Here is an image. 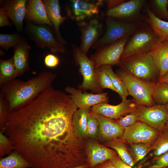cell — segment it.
<instances>
[{"label":"cell","instance_id":"48","mask_svg":"<svg viewBox=\"0 0 168 168\" xmlns=\"http://www.w3.org/2000/svg\"><path fill=\"white\" fill-rule=\"evenodd\" d=\"M164 105L168 114V103L165 104Z\"/></svg>","mask_w":168,"mask_h":168},{"label":"cell","instance_id":"17","mask_svg":"<svg viewBox=\"0 0 168 168\" xmlns=\"http://www.w3.org/2000/svg\"><path fill=\"white\" fill-rule=\"evenodd\" d=\"M125 1L113 8L108 9L106 14L108 17L128 21L138 16L146 2L144 0Z\"/></svg>","mask_w":168,"mask_h":168},{"label":"cell","instance_id":"39","mask_svg":"<svg viewBox=\"0 0 168 168\" xmlns=\"http://www.w3.org/2000/svg\"><path fill=\"white\" fill-rule=\"evenodd\" d=\"M114 120L120 127L124 129L138 121V117L135 112L124 117Z\"/></svg>","mask_w":168,"mask_h":168},{"label":"cell","instance_id":"15","mask_svg":"<svg viewBox=\"0 0 168 168\" xmlns=\"http://www.w3.org/2000/svg\"><path fill=\"white\" fill-rule=\"evenodd\" d=\"M82 33L81 43L79 49L86 54L90 48L98 40L103 25L98 17L91 19L88 23H79Z\"/></svg>","mask_w":168,"mask_h":168},{"label":"cell","instance_id":"41","mask_svg":"<svg viewBox=\"0 0 168 168\" xmlns=\"http://www.w3.org/2000/svg\"><path fill=\"white\" fill-rule=\"evenodd\" d=\"M58 58L53 54H49L44 58V63L48 68H53L56 67L59 63Z\"/></svg>","mask_w":168,"mask_h":168},{"label":"cell","instance_id":"26","mask_svg":"<svg viewBox=\"0 0 168 168\" xmlns=\"http://www.w3.org/2000/svg\"><path fill=\"white\" fill-rule=\"evenodd\" d=\"M107 146L116 152L120 159L128 165L132 167L134 165L133 158L128 144L121 138L110 142Z\"/></svg>","mask_w":168,"mask_h":168},{"label":"cell","instance_id":"32","mask_svg":"<svg viewBox=\"0 0 168 168\" xmlns=\"http://www.w3.org/2000/svg\"><path fill=\"white\" fill-rule=\"evenodd\" d=\"M153 99L157 105H164L168 103V83L156 84Z\"/></svg>","mask_w":168,"mask_h":168},{"label":"cell","instance_id":"4","mask_svg":"<svg viewBox=\"0 0 168 168\" xmlns=\"http://www.w3.org/2000/svg\"><path fill=\"white\" fill-rule=\"evenodd\" d=\"M117 74L124 83L129 95L134 99L137 105L151 106L156 105L153 96L156 83L137 78L120 68Z\"/></svg>","mask_w":168,"mask_h":168},{"label":"cell","instance_id":"18","mask_svg":"<svg viewBox=\"0 0 168 168\" xmlns=\"http://www.w3.org/2000/svg\"><path fill=\"white\" fill-rule=\"evenodd\" d=\"M87 160L92 167L110 160L118 154L114 150L91 141L85 145Z\"/></svg>","mask_w":168,"mask_h":168},{"label":"cell","instance_id":"31","mask_svg":"<svg viewBox=\"0 0 168 168\" xmlns=\"http://www.w3.org/2000/svg\"><path fill=\"white\" fill-rule=\"evenodd\" d=\"M128 144L135 163L142 159L152 150V146L143 143Z\"/></svg>","mask_w":168,"mask_h":168},{"label":"cell","instance_id":"3","mask_svg":"<svg viewBox=\"0 0 168 168\" xmlns=\"http://www.w3.org/2000/svg\"><path fill=\"white\" fill-rule=\"evenodd\" d=\"M121 69L133 76L144 81L156 83L159 74L149 53L133 55L121 59Z\"/></svg>","mask_w":168,"mask_h":168},{"label":"cell","instance_id":"44","mask_svg":"<svg viewBox=\"0 0 168 168\" xmlns=\"http://www.w3.org/2000/svg\"><path fill=\"white\" fill-rule=\"evenodd\" d=\"M125 0H107L106 2L108 9L113 8L124 2Z\"/></svg>","mask_w":168,"mask_h":168},{"label":"cell","instance_id":"35","mask_svg":"<svg viewBox=\"0 0 168 168\" xmlns=\"http://www.w3.org/2000/svg\"><path fill=\"white\" fill-rule=\"evenodd\" d=\"M97 79L99 85L102 90L108 88L117 93L110 77L100 67L97 68Z\"/></svg>","mask_w":168,"mask_h":168},{"label":"cell","instance_id":"14","mask_svg":"<svg viewBox=\"0 0 168 168\" xmlns=\"http://www.w3.org/2000/svg\"><path fill=\"white\" fill-rule=\"evenodd\" d=\"M70 1L69 6L67 7V14L71 18L78 21H82L98 14L99 7L102 4L103 1L82 0Z\"/></svg>","mask_w":168,"mask_h":168},{"label":"cell","instance_id":"42","mask_svg":"<svg viewBox=\"0 0 168 168\" xmlns=\"http://www.w3.org/2000/svg\"><path fill=\"white\" fill-rule=\"evenodd\" d=\"M9 19L7 14L0 9V27L13 26L12 23L9 21Z\"/></svg>","mask_w":168,"mask_h":168},{"label":"cell","instance_id":"43","mask_svg":"<svg viewBox=\"0 0 168 168\" xmlns=\"http://www.w3.org/2000/svg\"><path fill=\"white\" fill-rule=\"evenodd\" d=\"M110 161L116 168H132V167L124 162L117 154Z\"/></svg>","mask_w":168,"mask_h":168},{"label":"cell","instance_id":"47","mask_svg":"<svg viewBox=\"0 0 168 168\" xmlns=\"http://www.w3.org/2000/svg\"><path fill=\"white\" fill-rule=\"evenodd\" d=\"M88 165L85 164H83L78 166L73 167H65L61 168H88Z\"/></svg>","mask_w":168,"mask_h":168},{"label":"cell","instance_id":"36","mask_svg":"<svg viewBox=\"0 0 168 168\" xmlns=\"http://www.w3.org/2000/svg\"><path fill=\"white\" fill-rule=\"evenodd\" d=\"M14 150L13 144L4 133L0 132V156L2 157L6 154H10Z\"/></svg>","mask_w":168,"mask_h":168},{"label":"cell","instance_id":"21","mask_svg":"<svg viewBox=\"0 0 168 168\" xmlns=\"http://www.w3.org/2000/svg\"><path fill=\"white\" fill-rule=\"evenodd\" d=\"M13 48L14 63L18 76H20L29 69V53L31 48L24 37Z\"/></svg>","mask_w":168,"mask_h":168},{"label":"cell","instance_id":"33","mask_svg":"<svg viewBox=\"0 0 168 168\" xmlns=\"http://www.w3.org/2000/svg\"><path fill=\"white\" fill-rule=\"evenodd\" d=\"M23 36L19 33L13 34H0V46L7 51L16 45Z\"/></svg>","mask_w":168,"mask_h":168},{"label":"cell","instance_id":"13","mask_svg":"<svg viewBox=\"0 0 168 168\" xmlns=\"http://www.w3.org/2000/svg\"><path fill=\"white\" fill-rule=\"evenodd\" d=\"M65 91L77 109H89L97 104L107 103L109 101L107 92L93 94L83 92L81 90L70 86L66 87Z\"/></svg>","mask_w":168,"mask_h":168},{"label":"cell","instance_id":"8","mask_svg":"<svg viewBox=\"0 0 168 168\" xmlns=\"http://www.w3.org/2000/svg\"><path fill=\"white\" fill-rule=\"evenodd\" d=\"M107 28L104 34L93 46L98 49L113 43L121 39L130 36L138 29V24L108 17L107 21Z\"/></svg>","mask_w":168,"mask_h":168},{"label":"cell","instance_id":"12","mask_svg":"<svg viewBox=\"0 0 168 168\" xmlns=\"http://www.w3.org/2000/svg\"><path fill=\"white\" fill-rule=\"evenodd\" d=\"M137 106L134 100L127 99L122 100L121 102L117 105L102 103L93 106L90 110L95 114L110 119L116 120L126 114L134 112Z\"/></svg>","mask_w":168,"mask_h":168},{"label":"cell","instance_id":"10","mask_svg":"<svg viewBox=\"0 0 168 168\" xmlns=\"http://www.w3.org/2000/svg\"><path fill=\"white\" fill-rule=\"evenodd\" d=\"M135 112L138 121L160 132L165 128L168 120V114L164 105H156L151 106L137 105Z\"/></svg>","mask_w":168,"mask_h":168},{"label":"cell","instance_id":"45","mask_svg":"<svg viewBox=\"0 0 168 168\" xmlns=\"http://www.w3.org/2000/svg\"><path fill=\"white\" fill-rule=\"evenodd\" d=\"M161 83H168V71L163 77L159 79L156 84Z\"/></svg>","mask_w":168,"mask_h":168},{"label":"cell","instance_id":"29","mask_svg":"<svg viewBox=\"0 0 168 168\" xmlns=\"http://www.w3.org/2000/svg\"><path fill=\"white\" fill-rule=\"evenodd\" d=\"M100 67L110 77L112 83L122 100L127 99L129 95L123 82L120 77L113 70L111 66L104 65Z\"/></svg>","mask_w":168,"mask_h":168},{"label":"cell","instance_id":"5","mask_svg":"<svg viewBox=\"0 0 168 168\" xmlns=\"http://www.w3.org/2000/svg\"><path fill=\"white\" fill-rule=\"evenodd\" d=\"M26 21L24 31L26 39L34 41L39 47L49 48L53 54L65 52V48L58 40L53 28L46 25H38L30 21Z\"/></svg>","mask_w":168,"mask_h":168},{"label":"cell","instance_id":"25","mask_svg":"<svg viewBox=\"0 0 168 168\" xmlns=\"http://www.w3.org/2000/svg\"><path fill=\"white\" fill-rule=\"evenodd\" d=\"M148 16V22L154 32L159 39L160 42L168 40V22L156 16L149 8H146Z\"/></svg>","mask_w":168,"mask_h":168},{"label":"cell","instance_id":"40","mask_svg":"<svg viewBox=\"0 0 168 168\" xmlns=\"http://www.w3.org/2000/svg\"><path fill=\"white\" fill-rule=\"evenodd\" d=\"M154 162L150 168H166L168 167V151L154 157Z\"/></svg>","mask_w":168,"mask_h":168},{"label":"cell","instance_id":"9","mask_svg":"<svg viewBox=\"0 0 168 168\" xmlns=\"http://www.w3.org/2000/svg\"><path fill=\"white\" fill-rule=\"evenodd\" d=\"M129 37H125L96 49L90 58L96 68L104 65H119L125 46Z\"/></svg>","mask_w":168,"mask_h":168},{"label":"cell","instance_id":"51","mask_svg":"<svg viewBox=\"0 0 168 168\" xmlns=\"http://www.w3.org/2000/svg\"><path fill=\"white\" fill-rule=\"evenodd\" d=\"M166 168H168V167Z\"/></svg>","mask_w":168,"mask_h":168},{"label":"cell","instance_id":"23","mask_svg":"<svg viewBox=\"0 0 168 168\" xmlns=\"http://www.w3.org/2000/svg\"><path fill=\"white\" fill-rule=\"evenodd\" d=\"M149 53L159 71V79L168 71V40L159 42Z\"/></svg>","mask_w":168,"mask_h":168},{"label":"cell","instance_id":"16","mask_svg":"<svg viewBox=\"0 0 168 168\" xmlns=\"http://www.w3.org/2000/svg\"><path fill=\"white\" fill-rule=\"evenodd\" d=\"M26 0H0V8L8 15L18 33H23V21L26 11Z\"/></svg>","mask_w":168,"mask_h":168},{"label":"cell","instance_id":"11","mask_svg":"<svg viewBox=\"0 0 168 168\" xmlns=\"http://www.w3.org/2000/svg\"><path fill=\"white\" fill-rule=\"evenodd\" d=\"M160 133L146 124L138 121L125 128L121 138L128 144L143 143L152 145Z\"/></svg>","mask_w":168,"mask_h":168},{"label":"cell","instance_id":"30","mask_svg":"<svg viewBox=\"0 0 168 168\" xmlns=\"http://www.w3.org/2000/svg\"><path fill=\"white\" fill-rule=\"evenodd\" d=\"M155 157L168 151V129L165 128L159 134L152 147Z\"/></svg>","mask_w":168,"mask_h":168},{"label":"cell","instance_id":"37","mask_svg":"<svg viewBox=\"0 0 168 168\" xmlns=\"http://www.w3.org/2000/svg\"><path fill=\"white\" fill-rule=\"evenodd\" d=\"M99 124L97 119L93 115L90 110L88 119L87 137L95 138L98 135Z\"/></svg>","mask_w":168,"mask_h":168},{"label":"cell","instance_id":"28","mask_svg":"<svg viewBox=\"0 0 168 168\" xmlns=\"http://www.w3.org/2000/svg\"><path fill=\"white\" fill-rule=\"evenodd\" d=\"M31 168L30 164L16 151L6 157H0V168Z\"/></svg>","mask_w":168,"mask_h":168},{"label":"cell","instance_id":"2","mask_svg":"<svg viewBox=\"0 0 168 168\" xmlns=\"http://www.w3.org/2000/svg\"><path fill=\"white\" fill-rule=\"evenodd\" d=\"M56 76L52 72L44 71L28 81L15 79L0 86V92L7 102L9 113L25 106L51 86Z\"/></svg>","mask_w":168,"mask_h":168},{"label":"cell","instance_id":"34","mask_svg":"<svg viewBox=\"0 0 168 168\" xmlns=\"http://www.w3.org/2000/svg\"><path fill=\"white\" fill-rule=\"evenodd\" d=\"M151 2V10L155 15L160 19L168 20V0H154Z\"/></svg>","mask_w":168,"mask_h":168},{"label":"cell","instance_id":"38","mask_svg":"<svg viewBox=\"0 0 168 168\" xmlns=\"http://www.w3.org/2000/svg\"><path fill=\"white\" fill-rule=\"evenodd\" d=\"M9 114L8 105L4 94L0 93V129L2 131L6 124Z\"/></svg>","mask_w":168,"mask_h":168},{"label":"cell","instance_id":"27","mask_svg":"<svg viewBox=\"0 0 168 168\" xmlns=\"http://www.w3.org/2000/svg\"><path fill=\"white\" fill-rule=\"evenodd\" d=\"M18 76L13 57L7 60L0 59V86Z\"/></svg>","mask_w":168,"mask_h":168},{"label":"cell","instance_id":"7","mask_svg":"<svg viewBox=\"0 0 168 168\" xmlns=\"http://www.w3.org/2000/svg\"><path fill=\"white\" fill-rule=\"evenodd\" d=\"M71 45L74 59L79 66L80 71L83 77V82L79 88L83 91L90 90L96 94L102 93V90L98 82V68L94 62L81 51L76 44Z\"/></svg>","mask_w":168,"mask_h":168},{"label":"cell","instance_id":"46","mask_svg":"<svg viewBox=\"0 0 168 168\" xmlns=\"http://www.w3.org/2000/svg\"><path fill=\"white\" fill-rule=\"evenodd\" d=\"M100 168H116V167L110 160H109L102 165Z\"/></svg>","mask_w":168,"mask_h":168},{"label":"cell","instance_id":"22","mask_svg":"<svg viewBox=\"0 0 168 168\" xmlns=\"http://www.w3.org/2000/svg\"><path fill=\"white\" fill-rule=\"evenodd\" d=\"M48 18L54 26L56 35L59 42L63 45L67 44L62 37L59 27L65 21L67 17L60 14L59 2L58 0H42Z\"/></svg>","mask_w":168,"mask_h":168},{"label":"cell","instance_id":"49","mask_svg":"<svg viewBox=\"0 0 168 168\" xmlns=\"http://www.w3.org/2000/svg\"><path fill=\"white\" fill-rule=\"evenodd\" d=\"M165 128H166L168 129V120L167 122V123H166V124Z\"/></svg>","mask_w":168,"mask_h":168},{"label":"cell","instance_id":"19","mask_svg":"<svg viewBox=\"0 0 168 168\" xmlns=\"http://www.w3.org/2000/svg\"><path fill=\"white\" fill-rule=\"evenodd\" d=\"M91 111L98 121V137L103 140L108 141V142L121 138L124 129L120 127L115 120Z\"/></svg>","mask_w":168,"mask_h":168},{"label":"cell","instance_id":"50","mask_svg":"<svg viewBox=\"0 0 168 168\" xmlns=\"http://www.w3.org/2000/svg\"><path fill=\"white\" fill-rule=\"evenodd\" d=\"M142 165H140L138 166L137 167H136V168H141L142 167Z\"/></svg>","mask_w":168,"mask_h":168},{"label":"cell","instance_id":"6","mask_svg":"<svg viewBox=\"0 0 168 168\" xmlns=\"http://www.w3.org/2000/svg\"><path fill=\"white\" fill-rule=\"evenodd\" d=\"M159 42L150 26L138 29L126 43L121 60L133 55L149 53Z\"/></svg>","mask_w":168,"mask_h":168},{"label":"cell","instance_id":"24","mask_svg":"<svg viewBox=\"0 0 168 168\" xmlns=\"http://www.w3.org/2000/svg\"><path fill=\"white\" fill-rule=\"evenodd\" d=\"M90 109H78L74 113L72 125L76 136L83 140L87 137L86 131L88 116Z\"/></svg>","mask_w":168,"mask_h":168},{"label":"cell","instance_id":"20","mask_svg":"<svg viewBox=\"0 0 168 168\" xmlns=\"http://www.w3.org/2000/svg\"><path fill=\"white\" fill-rule=\"evenodd\" d=\"M25 19L38 25H46L54 29L48 18L42 0H27Z\"/></svg>","mask_w":168,"mask_h":168},{"label":"cell","instance_id":"53","mask_svg":"<svg viewBox=\"0 0 168 168\" xmlns=\"http://www.w3.org/2000/svg\"><path fill=\"white\" fill-rule=\"evenodd\" d=\"M149 168H150L149 167Z\"/></svg>","mask_w":168,"mask_h":168},{"label":"cell","instance_id":"52","mask_svg":"<svg viewBox=\"0 0 168 168\" xmlns=\"http://www.w3.org/2000/svg\"></svg>","mask_w":168,"mask_h":168},{"label":"cell","instance_id":"1","mask_svg":"<svg viewBox=\"0 0 168 168\" xmlns=\"http://www.w3.org/2000/svg\"><path fill=\"white\" fill-rule=\"evenodd\" d=\"M77 109L69 95L51 86L9 113L1 131L31 168L74 166L76 162L87 160L85 145L76 136L72 125Z\"/></svg>","mask_w":168,"mask_h":168}]
</instances>
